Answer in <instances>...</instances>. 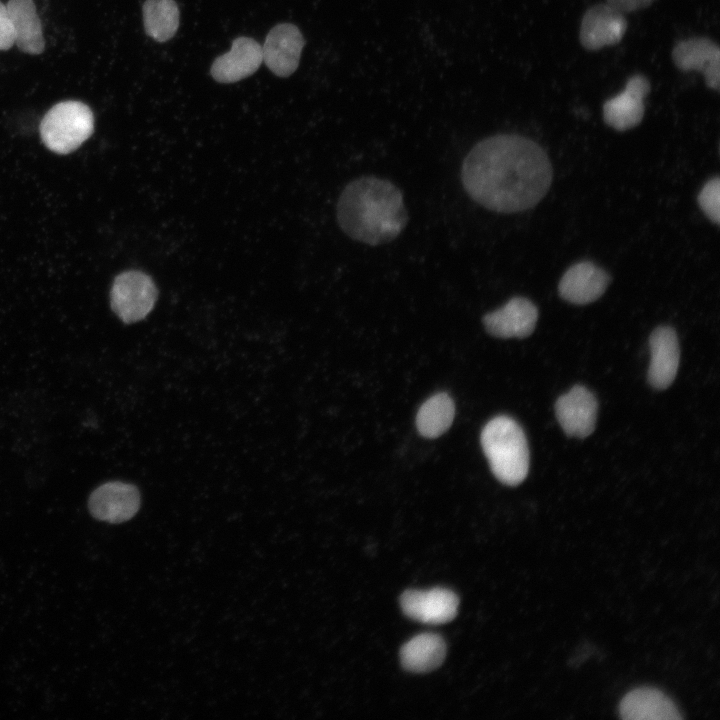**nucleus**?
<instances>
[{
    "instance_id": "6ab92c4d",
    "label": "nucleus",
    "mask_w": 720,
    "mask_h": 720,
    "mask_svg": "<svg viewBox=\"0 0 720 720\" xmlns=\"http://www.w3.org/2000/svg\"><path fill=\"white\" fill-rule=\"evenodd\" d=\"M142 14L145 32L153 40L166 42L176 34L180 12L174 0H146Z\"/></svg>"
},
{
    "instance_id": "412c9836",
    "label": "nucleus",
    "mask_w": 720,
    "mask_h": 720,
    "mask_svg": "<svg viewBox=\"0 0 720 720\" xmlns=\"http://www.w3.org/2000/svg\"><path fill=\"white\" fill-rule=\"evenodd\" d=\"M455 405L446 393H437L425 401L416 416L419 433L426 438L442 435L452 424Z\"/></svg>"
},
{
    "instance_id": "5701e85b",
    "label": "nucleus",
    "mask_w": 720,
    "mask_h": 720,
    "mask_svg": "<svg viewBox=\"0 0 720 720\" xmlns=\"http://www.w3.org/2000/svg\"><path fill=\"white\" fill-rule=\"evenodd\" d=\"M14 44V33L6 5L0 1V50H8Z\"/></svg>"
},
{
    "instance_id": "4be33fe9",
    "label": "nucleus",
    "mask_w": 720,
    "mask_h": 720,
    "mask_svg": "<svg viewBox=\"0 0 720 720\" xmlns=\"http://www.w3.org/2000/svg\"><path fill=\"white\" fill-rule=\"evenodd\" d=\"M698 203L706 216L714 223L720 220V180H709L698 195Z\"/></svg>"
},
{
    "instance_id": "393cba45",
    "label": "nucleus",
    "mask_w": 720,
    "mask_h": 720,
    "mask_svg": "<svg viewBox=\"0 0 720 720\" xmlns=\"http://www.w3.org/2000/svg\"><path fill=\"white\" fill-rule=\"evenodd\" d=\"M703 76L706 85L709 88L718 91L720 86V62H716L709 66L703 72Z\"/></svg>"
},
{
    "instance_id": "9d476101",
    "label": "nucleus",
    "mask_w": 720,
    "mask_h": 720,
    "mask_svg": "<svg viewBox=\"0 0 720 720\" xmlns=\"http://www.w3.org/2000/svg\"><path fill=\"white\" fill-rule=\"evenodd\" d=\"M627 30V20L607 3L596 4L584 13L579 39L587 50H599L620 42Z\"/></svg>"
},
{
    "instance_id": "f257e3e1",
    "label": "nucleus",
    "mask_w": 720,
    "mask_h": 720,
    "mask_svg": "<svg viewBox=\"0 0 720 720\" xmlns=\"http://www.w3.org/2000/svg\"><path fill=\"white\" fill-rule=\"evenodd\" d=\"M461 181L483 207L516 213L534 207L547 193L552 166L541 146L516 134H499L478 142L466 155Z\"/></svg>"
},
{
    "instance_id": "20e7f679",
    "label": "nucleus",
    "mask_w": 720,
    "mask_h": 720,
    "mask_svg": "<svg viewBox=\"0 0 720 720\" xmlns=\"http://www.w3.org/2000/svg\"><path fill=\"white\" fill-rule=\"evenodd\" d=\"M94 131V116L89 106L68 100L55 104L40 123L45 146L58 154L77 149Z\"/></svg>"
},
{
    "instance_id": "423d86ee",
    "label": "nucleus",
    "mask_w": 720,
    "mask_h": 720,
    "mask_svg": "<svg viewBox=\"0 0 720 720\" xmlns=\"http://www.w3.org/2000/svg\"><path fill=\"white\" fill-rule=\"evenodd\" d=\"M140 493L136 486L110 481L97 487L88 499L91 515L109 523H122L131 519L139 510Z\"/></svg>"
},
{
    "instance_id": "aec40b11",
    "label": "nucleus",
    "mask_w": 720,
    "mask_h": 720,
    "mask_svg": "<svg viewBox=\"0 0 720 720\" xmlns=\"http://www.w3.org/2000/svg\"><path fill=\"white\" fill-rule=\"evenodd\" d=\"M672 60L682 71H701L720 62L719 46L706 37H692L679 41L672 50Z\"/></svg>"
},
{
    "instance_id": "39448f33",
    "label": "nucleus",
    "mask_w": 720,
    "mask_h": 720,
    "mask_svg": "<svg viewBox=\"0 0 720 720\" xmlns=\"http://www.w3.org/2000/svg\"><path fill=\"white\" fill-rule=\"evenodd\" d=\"M157 298L158 290L154 281L139 270L119 274L110 291L111 308L126 324L144 319L153 309Z\"/></svg>"
},
{
    "instance_id": "9b49d317",
    "label": "nucleus",
    "mask_w": 720,
    "mask_h": 720,
    "mask_svg": "<svg viewBox=\"0 0 720 720\" xmlns=\"http://www.w3.org/2000/svg\"><path fill=\"white\" fill-rule=\"evenodd\" d=\"M598 403L594 394L581 385L574 386L555 403L557 420L571 437L584 438L595 428Z\"/></svg>"
},
{
    "instance_id": "6e6552de",
    "label": "nucleus",
    "mask_w": 720,
    "mask_h": 720,
    "mask_svg": "<svg viewBox=\"0 0 720 720\" xmlns=\"http://www.w3.org/2000/svg\"><path fill=\"white\" fill-rule=\"evenodd\" d=\"M400 604L407 617L436 625L454 619L459 600L453 591L437 587L428 590H407L401 595Z\"/></svg>"
},
{
    "instance_id": "ddd939ff",
    "label": "nucleus",
    "mask_w": 720,
    "mask_h": 720,
    "mask_svg": "<svg viewBox=\"0 0 720 720\" xmlns=\"http://www.w3.org/2000/svg\"><path fill=\"white\" fill-rule=\"evenodd\" d=\"M537 307L529 299L513 297L501 308L487 313L483 324L488 333L500 338H525L535 329Z\"/></svg>"
},
{
    "instance_id": "a211bd4d",
    "label": "nucleus",
    "mask_w": 720,
    "mask_h": 720,
    "mask_svg": "<svg viewBox=\"0 0 720 720\" xmlns=\"http://www.w3.org/2000/svg\"><path fill=\"white\" fill-rule=\"evenodd\" d=\"M446 656V643L435 633H421L406 642L400 651L402 666L414 673H426L439 667Z\"/></svg>"
},
{
    "instance_id": "0eeeda50",
    "label": "nucleus",
    "mask_w": 720,
    "mask_h": 720,
    "mask_svg": "<svg viewBox=\"0 0 720 720\" xmlns=\"http://www.w3.org/2000/svg\"><path fill=\"white\" fill-rule=\"evenodd\" d=\"M304 45V37L296 25L277 24L262 46L263 61L276 76L289 77L298 68Z\"/></svg>"
},
{
    "instance_id": "f3484780",
    "label": "nucleus",
    "mask_w": 720,
    "mask_h": 720,
    "mask_svg": "<svg viewBox=\"0 0 720 720\" xmlns=\"http://www.w3.org/2000/svg\"><path fill=\"white\" fill-rule=\"evenodd\" d=\"M6 8L18 49L31 55L41 54L45 39L35 3L32 0H8Z\"/></svg>"
},
{
    "instance_id": "4468645a",
    "label": "nucleus",
    "mask_w": 720,
    "mask_h": 720,
    "mask_svg": "<svg viewBox=\"0 0 720 720\" xmlns=\"http://www.w3.org/2000/svg\"><path fill=\"white\" fill-rule=\"evenodd\" d=\"M610 283L607 272L590 261L572 265L563 274L558 285L562 299L578 305L599 299Z\"/></svg>"
},
{
    "instance_id": "f8f14e48",
    "label": "nucleus",
    "mask_w": 720,
    "mask_h": 720,
    "mask_svg": "<svg viewBox=\"0 0 720 720\" xmlns=\"http://www.w3.org/2000/svg\"><path fill=\"white\" fill-rule=\"evenodd\" d=\"M262 62V46L253 38L241 36L234 39L227 53L213 61L210 74L216 82L234 83L251 76Z\"/></svg>"
},
{
    "instance_id": "f03ea898",
    "label": "nucleus",
    "mask_w": 720,
    "mask_h": 720,
    "mask_svg": "<svg viewBox=\"0 0 720 720\" xmlns=\"http://www.w3.org/2000/svg\"><path fill=\"white\" fill-rule=\"evenodd\" d=\"M336 215L346 235L372 246L394 240L408 221L400 189L389 180L373 176L357 178L345 186Z\"/></svg>"
},
{
    "instance_id": "1a4fd4ad",
    "label": "nucleus",
    "mask_w": 720,
    "mask_h": 720,
    "mask_svg": "<svg viewBox=\"0 0 720 720\" xmlns=\"http://www.w3.org/2000/svg\"><path fill=\"white\" fill-rule=\"evenodd\" d=\"M650 87V82L644 75L635 74L630 77L621 93L605 101V123L618 131L637 126L643 119L644 98L650 92Z\"/></svg>"
},
{
    "instance_id": "7ed1b4c3",
    "label": "nucleus",
    "mask_w": 720,
    "mask_h": 720,
    "mask_svg": "<svg viewBox=\"0 0 720 720\" xmlns=\"http://www.w3.org/2000/svg\"><path fill=\"white\" fill-rule=\"evenodd\" d=\"M481 445L494 476L516 486L529 470V449L522 428L508 416L491 419L481 433Z\"/></svg>"
},
{
    "instance_id": "dca6fc26",
    "label": "nucleus",
    "mask_w": 720,
    "mask_h": 720,
    "mask_svg": "<svg viewBox=\"0 0 720 720\" xmlns=\"http://www.w3.org/2000/svg\"><path fill=\"white\" fill-rule=\"evenodd\" d=\"M620 716L627 720L681 719L679 710L664 693L653 688H637L620 702Z\"/></svg>"
},
{
    "instance_id": "b1692460",
    "label": "nucleus",
    "mask_w": 720,
    "mask_h": 720,
    "mask_svg": "<svg viewBox=\"0 0 720 720\" xmlns=\"http://www.w3.org/2000/svg\"><path fill=\"white\" fill-rule=\"evenodd\" d=\"M655 0H607V4L621 13H630L651 5Z\"/></svg>"
},
{
    "instance_id": "2eb2a0df",
    "label": "nucleus",
    "mask_w": 720,
    "mask_h": 720,
    "mask_svg": "<svg viewBox=\"0 0 720 720\" xmlns=\"http://www.w3.org/2000/svg\"><path fill=\"white\" fill-rule=\"evenodd\" d=\"M649 346L651 360L648 381L657 390L666 389L678 371L680 350L677 334L671 327L660 326L650 335Z\"/></svg>"
}]
</instances>
